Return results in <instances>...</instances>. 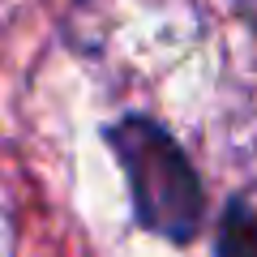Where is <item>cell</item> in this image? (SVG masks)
<instances>
[{"mask_svg": "<svg viewBox=\"0 0 257 257\" xmlns=\"http://www.w3.org/2000/svg\"><path fill=\"white\" fill-rule=\"evenodd\" d=\"M107 146L124 167L133 214L142 227L176 244L197 236L206 214V193L180 142L150 116H124L107 124Z\"/></svg>", "mask_w": 257, "mask_h": 257, "instance_id": "6da1fadb", "label": "cell"}, {"mask_svg": "<svg viewBox=\"0 0 257 257\" xmlns=\"http://www.w3.org/2000/svg\"><path fill=\"white\" fill-rule=\"evenodd\" d=\"M214 257H257V214L244 202H231L219 223V248Z\"/></svg>", "mask_w": 257, "mask_h": 257, "instance_id": "7a4b0ae2", "label": "cell"}, {"mask_svg": "<svg viewBox=\"0 0 257 257\" xmlns=\"http://www.w3.org/2000/svg\"><path fill=\"white\" fill-rule=\"evenodd\" d=\"M231 5H236V13H240V18H244L248 26L257 30V0H231Z\"/></svg>", "mask_w": 257, "mask_h": 257, "instance_id": "3957f363", "label": "cell"}]
</instances>
